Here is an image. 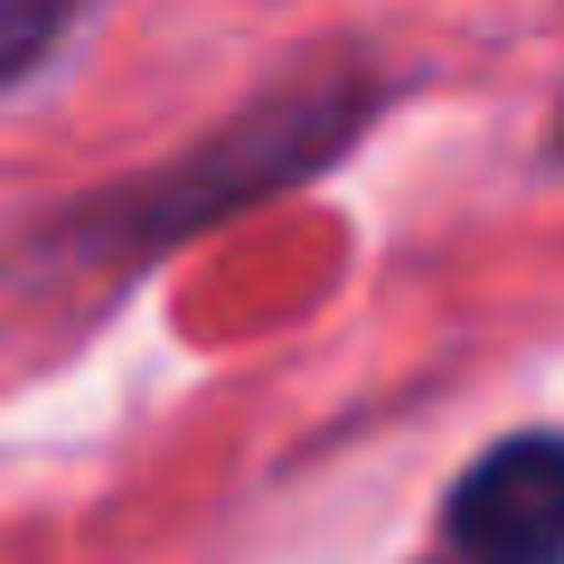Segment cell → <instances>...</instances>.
I'll list each match as a JSON object with an SVG mask.
<instances>
[{
  "label": "cell",
  "instance_id": "obj_2",
  "mask_svg": "<svg viewBox=\"0 0 564 564\" xmlns=\"http://www.w3.org/2000/svg\"><path fill=\"white\" fill-rule=\"evenodd\" d=\"M76 29V0H0V95Z\"/></svg>",
  "mask_w": 564,
  "mask_h": 564
},
{
  "label": "cell",
  "instance_id": "obj_1",
  "mask_svg": "<svg viewBox=\"0 0 564 564\" xmlns=\"http://www.w3.org/2000/svg\"><path fill=\"white\" fill-rule=\"evenodd\" d=\"M443 527L470 564H564V443L555 433L499 443L452 489Z\"/></svg>",
  "mask_w": 564,
  "mask_h": 564
},
{
  "label": "cell",
  "instance_id": "obj_3",
  "mask_svg": "<svg viewBox=\"0 0 564 564\" xmlns=\"http://www.w3.org/2000/svg\"><path fill=\"white\" fill-rule=\"evenodd\" d=\"M555 151H564V132H555Z\"/></svg>",
  "mask_w": 564,
  "mask_h": 564
}]
</instances>
